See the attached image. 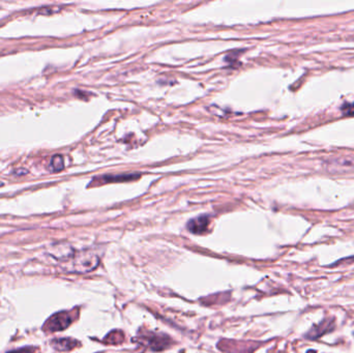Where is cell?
<instances>
[{"label":"cell","instance_id":"obj_11","mask_svg":"<svg viewBox=\"0 0 354 353\" xmlns=\"http://www.w3.org/2000/svg\"><path fill=\"white\" fill-rule=\"evenodd\" d=\"M342 110L345 114L347 115H351V114H354V102L353 104H345L343 107H342Z\"/></svg>","mask_w":354,"mask_h":353},{"label":"cell","instance_id":"obj_3","mask_svg":"<svg viewBox=\"0 0 354 353\" xmlns=\"http://www.w3.org/2000/svg\"><path fill=\"white\" fill-rule=\"evenodd\" d=\"M326 167L330 173H347L354 171V156H340L330 158Z\"/></svg>","mask_w":354,"mask_h":353},{"label":"cell","instance_id":"obj_12","mask_svg":"<svg viewBox=\"0 0 354 353\" xmlns=\"http://www.w3.org/2000/svg\"><path fill=\"white\" fill-rule=\"evenodd\" d=\"M34 350L36 349L34 347H24V348H20V349L14 350V351H10L8 353H34Z\"/></svg>","mask_w":354,"mask_h":353},{"label":"cell","instance_id":"obj_6","mask_svg":"<svg viewBox=\"0 0 354 353\" xmlns=\"http://www.w3.org/2000/svg\"><path fill=\"white\" fill-rule=\"evenodd\" d=\"M50 255H52L55 259L66 261L74 256V252L70 246L68 244H55L50 250Z\"/></svg>","mask_w":354,"mask_h":353},{"label":"cell","instance_id":"obj_1","mask_svg":"<svg viewBox=\"0 0 354 353\" xmlns=\"http://www.w3.org/2000/svg\"><path fill=\"white\" fill-rule=\"evenodd\" d=\"M98 258L92 253H79L72 258V270L76 272H88L98 266Z\"/></svg>","mask_w":354,"mask_h":353},{"label":"cell","instance_id":"obj_13","mask_svg":"<svg viewBox=\"0 0 354 353\" xmlns=\"http://www.w3.org/2000/svg\"><path fill=\"white\" fill-rule=\"evenodd\" d=\"M306 353H317L315 350H308Z\"/></svg>","mask_w":354,"mask_h":353},{"label":"cell","instance_id":"obj_7","mask_svg":"<svg viewBox=\"0 0 354 353\" xmlns=\"http://www.w3.org/2000/svg\"><path fill=\"white\" fill-rule=\"evenodd\" d=\"M52 347L57 351H70L75 348L79 343L78 341L70 339V338H62L52 341Z\"/></svg>","mask_w":354,"mask_h":353},{"label":"cell","instance_id":"obj_2","mask_svg":"<svg viewBox=\"0 0 354 353\" xmlns=\"http://www.w3.org/2000/svg\"><path fill=\"white\" fill-rule=\"evenodd\" d=\"M72 319L68 312H59L51 316L47 322L44 324V330L54 332H60L68 328Z\"/></svg>","mask_w":354,"mask_h":353},{"label":"cell","instance_id":"obj_10","mask_svg":"<svg viewBox=\"0 0 354 353\" xmlns=\"http://www.w3.org/2000/svg\"><path fill=\"white\" fill-rule=\"evenodd\" d=\"M50 168L52 169V171L54 172H58L62 171L64 168V158L60 154H56L52 158L51 163H50Z\"/></svg>","mask_w":354,"mask_h":353},{"label":"cell","instance_id":"obj_4","mask_svg":"<svg viewBox=\"0 0 354 353\" xmlns=\"http://www.w3.org/2000/svg\"><path fill=\"white\" fill-rule=\"evenodd\" d=\"M334 330V319L328 318L321 321L319 324L313 326L312 328L304 334V338L308 340H317L323 334H328Z\"/></svg>","mask_w":354,"mask_h":353},{"label":"cell","instance_id":"obj_14","mask_svg":"<svg viewBox=\"0 0 354 353\" xmlns=\"http://www.w3.org/2000/svg\"><path fill=\"white\" fill-rule=\"evenodd\" d=\"M4 186V184H2V182H0V186Z\"/></svg>","mask_w":354,"mask_h":353},{"label":"cell","instance_id":"obj_5","mask_svg":"<svg viewBox=\"0 0 354 353\" xmlns=\"http://www.w3.org/2000/svg\"><path fill=\"white\" fill-rule=\"evenodd\" d=\"M210 225V218L208 216H200L192 218L188 223V229L194 234H202Z\"/></svg>","mask_w":354,"mask_h":353},{"label":"cell","instance_id":"obj_9","mask_svg":"<svg viewBox=\"0 0 354 353\" xmlns=\"http://www.w3.org/2000/svg\"><path fill=\"white\" fill-rule=\"evenodd\" d=\"M124 332L120 330H114L110 332L106 338H105V343L107 344H112V345H117L124 341Z\"/></svg>","mask_w":354,"mask_h":353},{"label":"cell","instance_id":"obj_8","mask_svg":"<svg viewBox=\"0 0 354 353\" xmlns=\"http://www.w3.org/2000/svg\"><path fill=\"white\" fill-rule=\"evenodd\" d=\"M140 178L139 173H132V174H120V175H105L102 178H98V180H102L100 184H107V182H126V180H134Z\"/></svg>","mask_w":354,"mask_h":353}]
</instances>
